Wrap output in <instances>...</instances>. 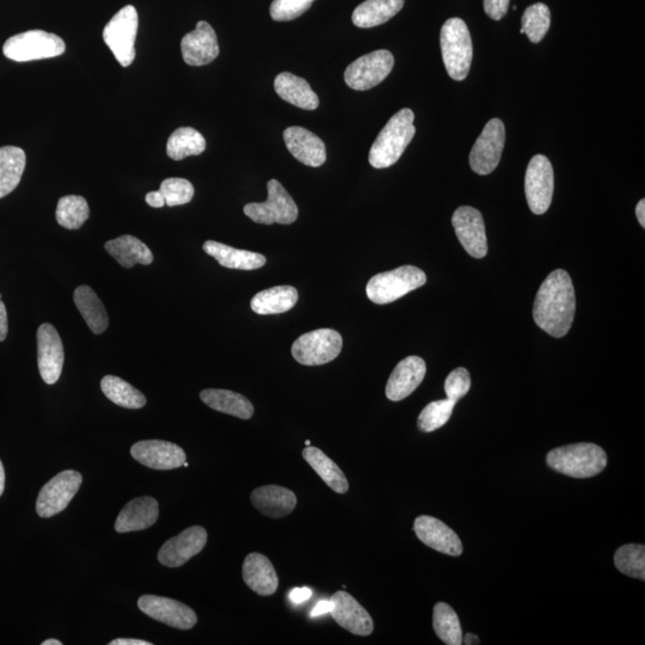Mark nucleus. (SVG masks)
Here are the masks:
<instances>
[{
	"label": "nucleus",
	"instance_id": "obj_1",
	"mask_svg": "<svg viewBox=\"0 0 645 645\" xmlns=\"http://www.w3.org/2000/svg\"><path fill=\"white\" fill-rule=\"evenodd\" d=\"M576 299L568 272L557 269L545 279L534 300L533 318L538 327L556 339L569 333L573 325Z\"/></svg>",
	"mask_w": 645,
	"mask_h": 645
},
{
	"label": "nucleus",
	"instance_id": "obj_2",
	"mask_svg": "<svg viewBox=\"0 0 645 645\" xmlns=\"http://www.w3.org/2000/svg\"><path fill=\"white\" fill-rule=\"evenodd\" d=\"M414 120L415 114L408 108L392 116L371 147L368 161L373 168H390L399 161L415 137Z\"/></svg>",
	"mask_w": 645,
	"mask_h": 645
},
{
	"label": "nucleus",
	"instance_id": "obj_3",
	"mask_svg": "<svg viewBox=\"0 0 645 645\" xmlns=\"http://www.w3.org/2000/svg\"><path fill=\"white\" fill-rule=\"evenodd\" d=\"M552 470L573 478H591L599 475L607 465V454L589 442L555 448L546 456Z\"/></svg>",
	"mask_w": 645,
	"mask_h": 645
},
{
	"label": "nucleus",
	"instance_id": "obj_4",
	"mask_svg": "<svg viewBox=\"0 0 645 645\" xmlns=\"http://www.w3.org/2000/svg\"><path fill=\"white\" fill-rule=\"evenodd\" d=\"M440 45L448 76L454 81H464L471 69L473 46L469 28L462 18H450L445 22Z\"/></svg>",
	"mask_w": 645,
	"mask_h": 645
},
{
	"label": "nucleus",
	"instance_id": "obj_5",
	"mask_svg": "<svg viewBox=\"0 0 645 645\" xmlns=\"http://www.w3.org/2000/svg\"><path fill=\"white\" fill-rule=\"evenodd\" d=\"M426 282L427 276L423 270L414 266H403L391 272L374 275L368 281L366 293L374 304L385 305L407 296Z\"/></svg>",
	"mask_w": 645,
	"mask_h": 645
},
{
	"label": "nucleus",
	"instance_id": "obj_6",
	"mask_svg": "<svg viewBox=\"0 0 645 645\" xmlns=\"http://www.w3.org/2000/svg\"><path fill=\"white\" fill-rule=\"evenodd\" d=\"M65 49V42L58 35L43 30H29L6 40L3 53L6 58L17 63H27L59 57L64 54Z\"/></svg>",
	"mask_w": 645,
	"mask_h": 645
},
{
	"label": "nucleus",
	"instance_id": "obj_7",
	"mask_svg": "<svg viewBox=\"0 0 645 645\" xmlns=\"http://www.w3.org/2000/svg\"><path fill=\"white\" fill-rule=\"evenodd\" d=\"M138 28V11L133 5H127L103 29V40L122 67L133 64Z\"/></svg>",
	"mask_w": 645,
	"mask_h": 645
},
{
	"label": "nucleus",
	"instance_id": "obj_8",
	"mask_svg": "<svg viewBox=\"0 0 645 645\" xmlns=\"http://www.w3.org/2000/svg\"><path fill=\"white\" fill-rule=\"evenodd\" d=\"M268 199L262 204H248L244 213L257 224L291 225L298 219V206L279 181L270 180L267 184Z\"/></svg>",
	"mask_w": 645,
	"mask_h": 645
},
{
	"label": "nucleus",
	"instance_id": "obj_9",
	"mask_svg": "<svg viewBox=\"0 0 645 645\" xmlns=\"http://www.w3.org/2000/svg\"><path fill=\"white\" fill-rule=\"evenodd\" d=\"M343 347L342 336L333 329H318L293 343L292 355L304 366L328 364L340 355Z\"/></svg>",
	"mask_w": 645,
	"mask_h": 645
},
{
	"label": "nucleus",
	"instance_id": "obj_10",
	"mask_svg": "<svg viewBox=\"0 0 645 645\" xmlns=\"http://www.w3.org/2000/svg\"><path fill=\"white\" fill-rule=\"evenodd\" d=\"M395 58L386 49L368 53L347 67L344 81L349 88L356 91H366L385 81L390 75Z\"/></svg>",
	"mask_w": 645,
	"mask_h": 645
},
{
	"label": "nucleus",
	"instance_id": "obj_11",
	"mask_svg": "<svg viewBox=\"0 0 645 645\" xmlns=\"http://www.w3.org/2000/svg\"><path fill=\"white\" fill-rule=\"evenodd\" d=\"M82 483L81 473L73 470L60 472L59 475L43 485L38 501H36V512L41 518L47 519L65 511L78 493Z\"/></svg>",
	"mask_w": 645,
	"mask_h": 645
},
{
	"label": "nucleus",
	"instance_id": "obj_12",
	"mask_svg": "<svg viewBox=\"0 0 645 645\" xmlns=\"http://www.w3.org/2000/svg\"><path fill=\"white\" fill-rule=\"evenodd\" d=\"M506 143L505 125L493 119L485 125L470 153V167L478 175H489L499 165Z\"/></svg>",
	"mask_w": 645,
	"mask_h": 645
},
{
	"label": "nucleus",
	"instance_id": "obj_13",
	"mask_svg": "<svg viewBox=\"0 0 645 645\" xmlns=\"http://www.w3.org/2000/svg\"><path fill=\"white\" fill-rule=\"evenodd\" d=\"M554 188L555 176L551 162L543 155L534 156L528 164L525 176L526 199L534 214L542 215L548 212Z\"/></svg>",
	"mask_w": 645,
	"mask_h": 645
},
{
	"label": "nucleus",
	"instance_id": "obj_14",
	"mask_svg": "<svg viewBox=\"0 0 645 645\" xmlns=\"http://www.w3.org/2000/svg\"><path fill=\"white\" fill-rule=\"evenodd\" d=\"M138 607L146 616L167 624L171 628L190 630L198 623V616L193 608L174 599L157 597V595H143L138 600Z\"/></svg>",
	"mask_w": 645,
	"mask_h": 645
},
{
	"label": "nucleus",
	"instance_id": "obj_15",
	"mask_svg": "<svg viewBox=\"0 0 645 645\" xmlns=\"http://www.w3.org/2000/svg\"><path fill=\"white\" fill-rule=\"evenodd\" d=\"M452 225L466 253L475 258L487 256V233L481 212L469 206L459 207L453 214Z\"/></svg>",
	"mask_w": 645,
	"mask_h": 645
},
{
	"label": "nucleus",
	"instance_id": "obj_16",
	"mask_svg": "<svg viewBox=\"0 0 645 645\" xmlns=\"http://www.w3.org/2000/svg\"><path fill=\"white\" fill-rule=\"evenodd\" d=\"M38 365L40 376L48 385L58 382L64 367V346L52 324L43 323L38 330Z\"/></svg>",
	"mask_w": 645,
	"mask_h": 645
},
{
	"label": "nucleus",
	"instance_id": "obj_17",
	"mask_svg": "<svg viewBox=\"0 0 645 645\" xmlns=\"http://www.w3.org/2000/svg\"><path fill=\"white\" fill-rule=\"evenodd\" d=\"M131 454L137 462L153 470H174L187 462L180 446L163 440L139 441L132 446Z\"/></svg>",
	"mask_w": 645,
	"mask_h": 645
},
{
	"label": "nucleus",
	"instance_id": "obj_18",
	"mask_svg": "<svg viewBox=\"0 0 645 645\" xmlns=\"http://www.w3.org/2000/svg\"><path fill=\"white\" fill-rule=\"evenodd\" d=\"M207 531L204 527L187 528L178 536L171 538L158 552V561L168 568H178L190 558L199 555L207 544Z\"/></svg>",
	"mask_w": 645,
	"mask_h": 645
},
{
	"label": "nucleus",
	"instance_id": "obj_19",
	"mask_svg": "<svg viewBox=\"0 0 645 645\" xmlns=\"http://www.w3.org/2000/svg\"><path fill=\"white\" fill-rule=\"evenodd\" d=\"M414 531L417 538L430 549L453 557L463 554V544L458 534L433 516H419L414 522Z\"/></svg>",
	"mask_w": 645,
	"mask_h": 645
},
{
	"label": "nucleus",
	"instance_id": "obj_20",
	"mask_svg": "<svg viewBox=\"0 0 645 645\" xmlns=\"http://www.w3.org/2000/svg\"><path fill=\"white\" fill-rule=\"evenodd\" d=\"M182 57L189 66H205L218 58L217 34L211 24L200 21L194 32L184 35L181 42Z\"/></svg>",
	"mask_w": 645,
	"mask_h": 645
},
{
	"label": "nucleus",
	"instance_id": "obj_21",
	"mask_svg": "<svg viewBox=\"0 0 645 645\" xmlns=\"http://www.w3.org/2000/svg\"><path fill=\"white\" fill-rule=\"evenodd\" d=\"M330 601L333 602V608L330 611L331 616L343 629L358 636H370L372 634L374 623L370 613L352 595L344 591L336 592Z\"/></svg>",
	"mask_w": 645,
	"mask_h": 645
},
{
	"label": "nucleus",
	"instance_id": "obj_22",
	"mask_svg": "<svg viewBox=\"0 0 645 645\" xmlns=\"http://www.w3.org/2000/svg\"><path fill=\"white\" fill-rule=\"evenodd\" d=\"M427 373L425 360L408 356L393 370L386 385V397L392 402L403 401L421 385Z\"/></svg>",
	"mask_w": 645,
	"mask_h": 645
},
{
	"label": "nucleus",
	"instance_id": "obj_23",
	"mask_svg": "<svg viewBox=\"0 0 645 645\" xmlns=\"http://www.w3.org/2000/svg\"><path fill=\"white\" fill-rule=\"evenodd\" d=\"M285 144L291 155L300 163L319 168L327 161L324 141L303 127H288L284 132Z\"/></svg>",
	"mask_w": 645,
	"mask_h": 645
},
{
	"label": "nucleus",
	"instance_id": "obj_24",
	"mask_svg": "<svg viewBox=\"0 0 645 645\" xmlns=\"http://www.w3.org/2000/svg\"><path fill=\"white\" fill-rule=\"evenodd\" d=\"M158 516V502L153 497H138L122 509L115 522V531L128 533L146 530L156 524Z\"/></svg>",
	"mask_w": 645,
	"mask_h": 645
},
{
	"label": "nucleus",
	"instance_id": "obj_25",
	"mask_svg": "<svg viewBox=\"0 0 645 645\" xmlns=\"http://www.w3.org/2000/svg\"><path fill=\"white\" fill-rule=\"evenodd\" d=\"M251 502L263 515L280 519L297 507V496L292 490L279 485H264L251 493Z\"/></svg>",
	"mask_w": 645,
	"mask_h": 645
},
{
	"label": "nucleus",
	"instance_id": "obj_26",
	"mask_svg": "<svg viewBox=\"0 0 645 645\" xmlns=\"http://www.w3.org/2000/svg\"><path fill=\"white\" fill-rule=\"evenodd\" d=\"M243 580L247 586L262 597H269L278 591L279 577L272 562L261 554H250L243 564Z\"/></svg>",
	"mask_w": 645,
	"mask_h": 645
},
{
	"label": "nucleus",
	"instance_id": "obj_27",
	"mask_svg": "<svg viewBox=\"0 0 645 645\" xmlns=\"http://www.w3.org/2000/svg\"><path fill=\"white\" fill-rule=\"evenodd\" d=\"M274 88L282 100L301 109L315 110L319 106V98L304 78L282 72L275 78Z\"/></svg>",
	"mask_w": 645,
	"mask_h": 645
},
{
	"label": "nucleus",
	"instance_id": "obj_28",
	"mask_svg": "<svg viewBox=\"0 0 645 645\" xmlns=\"http://www.w3.org/2000/svg\"><path fill=\"white\" fill-rule=\"evenodd\" d=\"M201 401L219 413L250 420L254 415V405L247 397L237 392L220 389H207L200 393Z\"/></svg>",
	"mask_w": 645,
	"mask_h": 645
},
{
	"label": "nucleus",
	"instance_id": "obj_29",
	"mask_svg": "<svg viewBox=\"0 0 645 645\" xmlns=\"http://www.w3.org/2000/svg\"><path fill=\"white\" fill-rule=\"evenodd\" d=\"M204 250L206 254L215 258L220 266L229 269L255 270L267 263V258L261 254L235 249L219 242H206Z\"/></svg>",
	"mask_w": 645,
	"mask_h": 645
},
{
	"label": "nucleus",
	"instance_id": "obj_30",
	"mask_svg": "<svg viewBox=\"0 0 645 645\" xmlns=\"http://www.w3.org/2000/svg\"><path fill=\"white\" fill-rule=\"evenodd\" d=\"M298 291L292 286L268 288L251 299V310L257 315H279L293 309L298 301Z\"/></svg>",
	"mask_w": 645,
	"mask_h": 645
},
{
	"label": "nucleus",
	"instance_id": "obj_31",
	"mask_svg": "<svg viewBox=\"0 0 645 645\" xmlns=\"http://www.w3.org/2000/svg\"><path fill=\"white\" fill-rule=\"evenodd\" d=\"M108 254L115 258L120 266L131 269L135 264L149 266L153 262L152 251L147 245L134 236H121L104 245Z\"/></svg>",
	"mask_w": 645,
	"mask_h": 645
},
{
	"label": "nucleus",
	"instance_id": "obj_32",
	"mask_svg": "<svg viewBox=\"0 0 645 645\" xmlns=\"http://www.w3.org/2000/svg\"><path fill=\"white\" fill-rule=\"evenodd\" d=\"M27 156L20 147H0V199L11 194L20 184Z\"/></svg>",
	"mask_w": 645,
	"mask_h": 645
},
{
	"label": "nucleus",
	"instance_id": "obj_33",
	"mask_svg": "<svg viewBox=\"0 0 645 645\" xmlns=\"http://www.w3.org/2000/svg\"><path fill=\"white\" fill-rule=\"evenodd\" d=\"M75 304L92 333L101 335L107 330L109 317L100 298L89 286H79L75 291Z\"/></svg>",
	"mask_w": 645,
	"mask_h": 645
},
{
	"label": "nucleus",
	"instance_id": "obj_34",
	"mask_svg": "<svg viewBox=\"0 0 645 645\" xmlns=\"http://www.w3.org/2000/svg\"><path fill=\"white\" fill-rule=\"evenodd\" d=\"M303 457L330 489H333L337 494L347 493L349 483L346 476L327 454L317 447L306 446Z\"/></svg>",
	"mask_w": 645,
	"mask_h": 645
},
{
	"label": "nucleus",
	"instance_id": "obj_35",
	"mask_svg": "<svg viewBox=\"0 0 645 645\" xmlns=\"http://www.w3.org/2000/svg\"><path fill=\"white\" fill-rule=\"evenodd\" d=\"M404 0H366L353 12V23L359 28H373L390 21L402 10Z\"/></svg>",
	"mask_w": 645,
	"mask_h": 645
},
{
	"label": "nucleus",
	"instance_id": "obj_36",
	"mask_svg": "<svg viewBox=\"0 0 645 645\" xmlns=\"http://www.w3.org/2000/svg\"><path fill=\"white\" fill-rule=\"evenodd\" d=\"M206 150L204 135L192 127H181L170 135L167 153L174 161H183L189 156H199Z\"/></svg>",
	"mask_w": 645,
	"mask_h": 645
},
{
	"label": "nucleus",
	"instance_id": "obj_37",
	"mask_svg": "<svg viewBox=\"0 0 645 645\" xmlns=\"http://www.w3.org/2000/svg\"><path fill=\"white\" fill-rule=\"evenodd\" d=\"M101 389L110 402L126 409H141L146 405V397L124 379L106 376L102 379Z\"/></svg>",
	"mask_w": 645,
	"mask_h": 645
},
{
	"label": "nucleus",
	"instance_id": "obj_38",
	"mask_svg": "<svg viewBox=\"0 0 645 645\" xmlns=\"http://www.w3.org/2000/svg\"><path fill=\"white\" fill-rule=\"evenodd\" d=\"M433 626L436 636L448 645L463 644V631L458 614L445 602H438L434 607Z\"/></svg>",
	"mask_w": 645,
	"mask_h": 645
},
{
	"label": "nucleus",
	"instance_id": "obj_39",
	"mask_svg": "<svg viewBox=\"0 0 645 645\" xmlns=\"http://www.w3.org/2000/svg\"><path fill=\"white\" fill-rule=\"evenodd\" d=\"M89 217L90 208L88 201L83 196L67 195L59 200L55 218H57L58 224L65 229H81Z\"/></svg>",
	"mask_w": 645,
	"mask_h": 645
},
{
	"label": "nucleus",
	"instance_id": "obj_40",
	"mask_svg": "<svg viewBox=\"0 0 645 645\" xmlns=\"http://www.w3.org/2000/svg\"><path fill=\"white\" fill-rule=\"evenodd\" d=\"M614 564L620 573L645 580V548L640 544H628L619 548L614 555Z\"/></svg>",
	"mask_w": 645,
	"mask_h": 645
},
{
	"label": "nucleus",
	"instance_id": "obj_41",
	"mask_svg": "<svg viewBox=\"0 0 645 645\" xmlns=\"http://www.w3.org/2000/svg\"><path fill=\"white\" fill-rule=\"evenodd\" d=\"M522 30L532 43H539L549 32L551 26V12L548 6L537 3L527 8L521 20Z\"/></svg>",
	"mask_w": 645,
	"mask_h": 645
},
{
	"label": "nucleus",
	"instance_id": "obj_42",
	"mask_svg": "<svg viewBox=\"0 0 645 645\" xmlns=\"http://www.w3.org/2000/svg\"><path fill=\"white\" fill-rule=\"evenodd\" d=\"M456 404V402L448 398L429 403L421 411L419 421H417V427H419L421 432L425 433H432L434 430L444 427L450 421Z\"/></svg>",
	"mask_w": 645,
	"mask_h": 645
},
{
	"label": "nucleus",
	"instance_id": "obj_43",
	"mask_svg": "<svg viewBox=\"0 0 645 645\" xmlns=\"http://www.w3.org/2000/svg\"><path fill=\"white\" fill-rule=\"evenodd\" d=\"M165 199V206L175 207L189 204L194 198L193 184L184 178H167L159 189Z\"/></svg>",
	"mask_w": 645,
	"mask_h": 645
},
{
	"label": "nucleus",
	"instance_id": "obj_44",
	"mask_svg": "<svg viewBox=\"0 0 645 645\" xmlns=\"http://www.w3.org/2000/svg\"><path fill=\"white\" fill-rule=\"evenodd\" d=\"M315 0H274L270 5V16L274 21L288 22L304 15Z\"/></svg>",
	"mask_w": 645,
	"mask_h": 645
},
{
	"label": "nucleus",
	"instance_id": "obj_45",
	"mask_svg": "<svg viewBox=\"0 0 645 645\" xmlns=\"http://www.w3.org/2000/svg\"><path fill=\"white\" fill-rule=\"evenodd\" d=\"M471 387V378L468 370H465L463 367L457 368L450 376L447 377L445 382V391L448 399H451L453 402H458L459 399H462L466 396V393L470 391Z\"/></svg>",
	"mask_w": 645,
	"mask_h": 645
},
{
	"label": "nucleus",
	"instance_id": "obj_46",
	"mask_svg": "<svg viewBox=\"0 0 645 645\" xmlns=\"http://www.w3.org/2000/svg\"><path fill=\"white\" fill-rule=\"evenodd\" d=\"M511 0H484V10L491 20L500 21L507 15Z\"/></svg>",
	"mask_w": 645,
	"mask_h": 645
},
{
	"label": "nucleus",
	"instance_id": "obj_47",
	"mask_svg": "<svg viewBox=\"0 0 645 645\" xmlns=\"http://www.w3.org/2000/svg\"><path fill=\"white\" fill-rule=\"evenodd\" d=\"M312 597V591L310 588H294L293 591L290 593V600L294 602V604H301V602H305L309 600Z\"/></svg>",
	"mask_w": 645,
	"mask_h": 645
},
{
	"label": "nucleus",
	"instance_id": "obj_48",
	"mask_svg": "<svg viewBox=\"0 0 645 645\" xmlns=\"http://www.w3.org/2000/svg\"><path fill=\"white\" fill-rule=\"evenodd\" d=\"M9 324H8V313H6V307L0 299V342H3L8 336Z\"/></svg>",
	"mask_w": 645,
	"mask_h": 645
},
{
	"label": "nucleus",
	"instance_id": "obj_49",
	"mask_svg": "<svg viewBox=\"0 0 645 645\" xmlns=\"http://www.w3.org/2000/svg\"><path fill=\"white\" fill-rule=\"evenodd\" d=\"M147 205L153 208H162L165 206V199L161 192H151L145 198Z\"/></svg>",
	"mask_w": 645,
	"mask_h": 645
},
{
	"label": "nucleus",
	"instance_id": "obj_50",
	"mask_svg": "<svg viewBox=\"0 0 645 645\" xmlns=\"http://www.w3.org/2000/svg\"><path fill=\"white\" fill-rule=\"evenodd\" d=\"M331 608H333V602L331 601L318 602L316 607L313 608L311 616L312 617L323 616V614L329 613L331 611Z\"/></svg>",
	"mask_w": 645,
	"mask_h": 645
},
{
	"label": "nucleus",
	"instance_id": "obj_51",
	"mask_svg": "<svg viewBox=\"0 0 645 645\" xmlns=\"http://www.w3.org/2000/svg\"><path fill=\"white\" fill-rule=\"evenodd\" d=\"M109 645H152V643L143 640H133V638H118V640L110 642Z\"/></svg>",
	"mask_w": 645,
	"mask_h": 645
},
{
	"label": "nucleus",
	"instance_id": "obj_52",
	"mask_svg": "<svg viewBox=\"0 0 645 645\" xmlns=\"http://www.w3.org/2000/svg\"><path fill=\"white\" fill-rule=\"evenodd\" d=\"M636 215H637L638 223H640L644 229L645 227V200L644 199L638 202V205L636 207Z\"/></svg>",
	"mask_w": 645,
	"mask_h": 645
},
{
	"label": "nucleus",
	"instance_id": "obj_53",
	"mask_svg": "<svg viewBox=\"0 0 645 645\" xmlns=\"http://www.w3.org/2000/svg\"><path fill=\"white\" fill-rule=\"evenodd\" d=\"M5 489V471L2 460H0V496L3 495Z\"/></svg>",
	"mask_w": 645,
	"mask_h": 645
},
{
	"label": "nucleus",
	"instance_id": "obj_54",
	"mask_svg": "<svg viewBox=\"0 0 645 645\" xmlns=\"http://www.w3.org/2000/svg\"><path fill=\"white\" fill-rule=\"evenodd\" d=\"M463 643L468 645L479 644V638L476 635L468 634L463 638Z\"/></svg>",
	"mask_w": 645,
	"mask_h": 645
},
{
	"label": "nucleus",
	"instance_id": "obj_55",
	"mask_svg": "<svg viewBox=\"0 0 645 645\" xmlns=\"http://www.w3.org/2000/svg\"><path fill=\"white\" fill-rule=\"evenodd\" d=\"M61 644L63 643H61L58 640H47L45 642H42V645H61Z\"/></svg>",
	"mask_w": 645,
	"mask_h": 645
},
{
	"label": "nucleus",
	"instance_id": "obj_56",
	"mask_svg": "<svg viewBox=\"0 0 645 645\" xmlns=\"http://www.w3.org/2000/svg\"><path fill=\"white\" fill-rule=\"evenodd\" d=\"M305 445L306 446H311V442L309 440H306Z\"/></svg>",
	"mask_w": 645,
	"mask_h": 645
},
{
	"label": "nucleus",
	"instance_id": "obj_57",
	"mask_svg": "<svg viewBox=\"0 0 645 645\" xmlns=\"http://www.w3.org/2000/svg\"><path fill=\"white\" fill-rule=\"evenodd\" d=\"M0 299H2V294H0Z\"/></svg>",
	"mask_w": 645,
	"mask_h": 645
}]
</instances>
